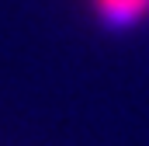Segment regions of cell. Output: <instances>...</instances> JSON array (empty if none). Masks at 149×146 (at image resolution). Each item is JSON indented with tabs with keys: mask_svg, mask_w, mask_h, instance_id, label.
<instances>
[{
	"mask_svg": "<svg viewBox=\"0 0 149 146\" xmlns=\"http://www.w3.org/2000/svg\"><path fill=\"white\" fill-rule=\"evenodd\" d=\"M101 18L114 25V28H125V25H135L142 14H149V0H94Z\"/></svg>",
	"mask_w": 149,
	"mask_h": 146,
	"instance_id": "1",
	"label": "cell"
}]
</instances>
